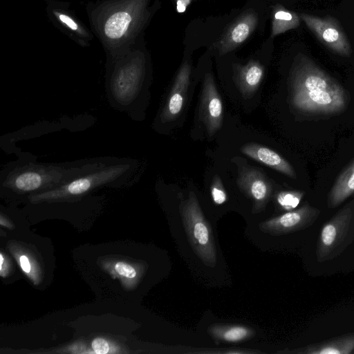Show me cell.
Listing matches in <instances>:
<instances>
[{"mask_svg":"<svg viewBox=\"0 0 354 354\" xmlns=\"http://www.w3.org/2000/svg\"><path fill=\"white\" fill-rule=\"evenodd\" d=\"M111 156L95 157L62 162H37L29 153L6 164L0 171V189L12 196L28 198L58 186L94 169Z\"/></svg>","mask_w":354,"mask_h":354,"instance_id":"cell-1","label":"cell"},{"mask_svg":"<svg viewBox=\"0 0 354 354\" xmlns=\"http://www.w3.org/2000/svg\"><path fill=\"white\" fill-rule=\"evenodd\" d=\"M149 0H105L90 19L93 30L114 62L127 54L149 17Z\"/></svg>","mask_w":354,"mask_h":354,"instance_id":"cell-2","label":"cell"},{"mask_svg":"<svg viewBox=\"0 0 354 354\" xmlns=\"http://www.w3.org/2000/svg\"><path fill=\"white\" fill-rule=\"evenodd\" d=\"M291 102L298 110L330 114L348 102L344 88L305 55L296 56L290 72Z\"/></svg>","mask_w":354,"mask_h":354,"instance_id":"cell-3","label":"cell"},{"mask_svg":"<svg viewBox=\"0 0 354 354\" xmlns=\"http://www.w3.org/2000/svg\"><path fill=\"white\" fill-rule=\"evenodd\" d=\"M146 58L143 52L131 49L111 62L106 75L105 89L109 104L138 120L145 92Z\"/></svg>","mask_w":354,"mask_h":354,"instance_id":"cell-4","label":"cell"},{"mask_svg":"<svg viewBox=\"0 0 354 354\" xmlns=\"http://www.w3.org/2000/svg\"><path fill=\"white\" fill-rule=\"evenodd\" d=\"M139 162L131 158L113 157L93 170L80 175L55 188L29 196L31 202L78 198L104 187H120L134 183Z\"/></svg>","mask_w":354,"mask_h":354,"instance_id":"cell-5","label":"cell"},{"mask_svg":"<svg viewBox=\"0 0 354 354\" xmlns=\"http://www.w3.org/2000/svg\"><path fill=\"white\" fill-rule=\"evenodd\" d=\"M180 214L194 250L206 265L215 266L216 250L214 235L193 192L181 204Z\"/></svg>","mask_w":354,"mask_h":354,"instance_id":"cell-6","label":"cell"},{"mask_svg":"<svg viewBox=\"0 0 354 354\" xmlns=\"http://www.w3.org/2000/svg\"><path fill=\"white\" fill-rule=\"evenodd\" d=\"M301 20L319 41L333 53L349 57L352 50L350 42L339 21L331 16L318 17L300 14Z\"/></svg>","mask_w":354,"mask_h":354,"instance_id":"cell-7","label":"cell"},{"mask_svg":"<svg viewBox=\"0 0 354 354\" xmlns=\"http://www.w3.org/2000/svg\"><path fill=\"white\" fill-rule=\"evenodd\" d=\"M354 216V201L348 203L332 219L326 223L320 232L317 257L320 261L337 248L346 236Z\"/></svg>","mask_w":354,"mask_h":354,"instance_id":"cell-8","label":"cell"},{"mask_svg":"<svg viewBox=\"0 0 354 354\" xmlns=\"http://www.w3.org/2000/svg\"><path fill=\"white\" fill-rule=\"evenodd\" d=\"M199 115L209 136L220 129L223 119V103L211 73H206L204 77Z\"/></svg>","mask_w":354,"mask_h":354,"instance_id":"cell-9","label":"cell"},{"mask_svg":"<svg viewBox=\"0 0 354 354\" xmlns=\"http://www.w3.org/2000/svg\"><path fill=\"white\" fill-rule=\"evenodd\" d=\"M320 212L308 205L290 210L260 224V229L272 234H282L303 229L310 225Z\"/></svg>","mask_w":354,"mask_h":354,"instance_id":"cell-10","label":"cell"},{"mask_svg":"<svg viewBox=\"0 0 354 354\" xmlns=\"http://www.w3.org/2000/svg\"><path fill=\"white\" fill-rule=\"evenodd\" d=\"M258 21V14L252 9H248L240 15L220 39V55L227 54L245 42L255 30Z\"/></svg>","mask_w":354,"mask_h":354,"instance_id":"cell-11","label":"cell"},{"mask_svg":"<svg viewBox=\"0 0 354 354\" xmlns=\"http://www.w3.org/2000/svg\"><path fill=\"white\" fill-rule=\"evenodd\" d=\"M237 183L240 189L252 199L257 209H261L270 197V182L266 175L256 168L239 169Z\"/></svg>","mask_w":354,"mask_h":354,"instance_id":"cell-12","label":"cell"},{"mask_svg":"<svg viewBox=\"0 0 354 354\" xmlns=\"http://www.w3.org/2000/svg\"><path fill=\"white\" fill-rule=\"evenodd\" d=\"M191 67L188 62L180 66L171 88L166 103L160 114L162 123L171 122L181 112L190 81Z\"/></svg>","mask_w":354,"mask_h":354,"instance_id":"cell-13","label":"cell"},{"mask_svg":"<svg viewBox=\"0 0 354 354\" xmlns=\"http://www.w3.org/2000/svg\"><path fill=\"white\" fill-rule=\"evenodd\" d=\"M241 153L292 178L297 175L292 166L276 151L257 143H248L241 149Z\"/></svg>","mask_w":354,"mask_h":354,"instance_id":"cell-14","label":"cell"},{"mask_svg":"<svg viewBox=\"0 0 354 354\" xmlns=\"http://www.w3.org/2000/svg\"><path fill=\"white\" fill-rule=\"evenodd\" d=\"M264 74L263 66L256 60H250L245 65L237 64L234 68V78L241 93L251 96L258 89Z\"/></svg>","mask_w":354,"mask_h":354,"instance_id":"cell-15","label":"cell"},{"mask_svg":"<svg viewBox=\"0 0 354 354\" xmlns=\"http://www.w3.org/2000/svg\"><path fill=\"white\" fill-rule=\"evenodd\" d=\"M354 194V159L340 174L328 194V203L330 207L339 205L347 198Z\"/></svg>","mask_w":354,"mask_h":354,"instance_id":"cell-16","label":"cell"},{"mask_svg":"<svg viewBox=\"0 0 354 354\" xmlns=\"http://www.w3.org/2000/svg\"><path fill=\"white\" fill-rule=\"evenodd\" d=\"M354 351V334L344 335L295 351L306 354H349Z\"/></svg>","mask_w":354,"mask_h":354,"instance_id":"cell-17","label":"cell"},{"mask_svg":"<svg viewBox=\"0 0 354 354\" xmlns=\"http://www.w3.org/2000/svg\"><path fill=\"white\" fill-rule=\"evenodd\" d=\"M301 20L300 15L295 12L288 10L281 5H277L272 13V37L297 28L300 25Z\"/></svg>","mask_w":354,"mask_h":354,"instance_id":"cell-18","label":"cell"},{"mask_svg":"<svg viewBox=\"0 0 354 354\" xmlns=\"http://www.w3.org/2000/svg\"><path fill=\"white\" fill-rule=\"evenodd\" d=\"M51 11L57 21L79 40L84 43V41L91 39L92 35L68 12L59 8H53Z\"/></svg>","mask_w":354,"mask_h":354,"instance_id":"cell-19","label":"cell"},{"mask_svg":"<svg viewBox=\"0 0 354 354\" xmlns=\"http://www.w3.org/2000/svg\"><path fill=\"white\" fill-rule=\"evenodd\" d=\"M213 332L218 338L228 342L242 341L252 334L250 329L240 326L218 327L214 328Z\"/></svg>","mask_w":354,"mask_h":354,"instance_id":"cell-20","label":"cell"},{"mask_svg":"<svg viewBox=\"0 0 354 354\" xmlns=\"http://www.w3.org/2000/svg\"><path fill=\"white\" fill-rule=\"evenodd\" d=\"M304 193L299 191H283L278 194L277 201L286 210H292L299 204Z\"/></svg>","mask_w":354,"mask_h":354,"instance_id":"cell-21","label":"cell"},{"mask_svg":"<svg viewBox=\"0 0 354 354\" xmlns=\"http://www.w3.org/2000/svg\"><path fill=\"white\" fill-rule=\"evenodd\" d=\"M210 191L212 199L216 204L221 205L225 202L226 192L218 176H215L212 179Z\"/></svg>","mask_w":354,"mask_h":354,"instance_id":"cell-22","label":"cell"},{"mask_svg":"<svg viewBox=\"0 0 354 354\" xmlns=\"http://www.w3.org/2000/svg\"><path fill=\"white\" fill-rule=\"evenodd\" d=\"M116 272L125 277L134 278L136 276V270L129 264L119 261L115 266Z\"/></svg>","mask_w":354,"mask_h":354,"instance_id":"cell-23","label":"cell"},{"mask_svg":"<svg viewBox=\"0 0 354 354\" xmlns=\"http://www.w3.org/2000/svg\"><path fill=\"white\" fill-rule=\"evenodd\" d=\"M92 348L97 354H106L109 351L108 342L101 337H97L93 340Z\"/></svg>","mask_w":354,"mask_h":354,"instance_id":"cell-24","label":"cell"},{"mask_svg":"<svg viewBox=\"0 0 354 354\" xmlns=\"http://www.w3.org/2000/svg\"><path fill=\"white\" fill-rule=\"evenodd\" d=\"M20 264L22 270L25 272H29L30 271V264L28 257L25 255L20 257Z\"/></svg>","mask_w":354,"mask_h":354,"instance_id":"cell-25","label":"cell"},{"mask_svg":"<svg viewBox=\"0 0 354 354\" xmlns=\"http://www.w3.org/2000/svg\"><path fill=\"white\" fill-rule=\"evenodd\" d=\"M191 0H176L177 10L178 12H184L187 6L190 3Z\"/></svg>","mask_w":354,"mask_h":354,"instance_id":"cell-26","label":"cell"}]
</instances>
